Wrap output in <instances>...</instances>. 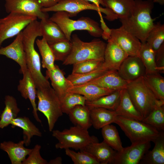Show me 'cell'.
<instances>
[{
	"label": "cell",
	"mask_w": 164,
	"mask_h": 164,
	"mask_svg": "<svg viewBox=\"0 0 164 164\" xmlns=\"http://www.w3.org/2000/svg\"><path fill=\"white\" fill-rule=\"evenodd\" d=\"M164 43V25L159 22L155 24L149 32L146 43L156 51Z\"/></svg>",
	"instance_id": "39"
},
{
	"label": "cell",
	"mask_w": 164,
	"mask_h": 164,
	"mask_svg": "<svg viewBox=\"0 0 164 164\" xmlns=\"http://www.w3.org/2000/svg\"><path fill=\"white\" fill-rule=\"evenodd\" d=\"M12 128L19 127L23 130V140L26 146H29L33 136L41 137L42 133L38 128L26 116L17 117L11 122Z\"/></svg>",
	"instance_id": "26"
},
{
	"label": "cell",
	"mask_w": 164,
	"mask_h": 164,
	"mask_svg": "<svg viewBox=\"0 0 164 164\" xmlns=\"http://www.w3.org/2000/svg\"><path fill=\"white\" fill-rule=\"evenodd\" d=\"M104 6L111 10L119 19L129 16L135 5V0H102Z\"/></svg>",
	"instance_id": "28"
},
{
	"label": "cell",
	"mask_w": 164,
	"mask_h": 164,
	"mask_svg": "<svg viewBox=\"0 0 164 164\" xmlns=\"http://www.w3.org/2000/svg\"></svg>",
	"instance_id": "50"
},
{
	"label": "cell",
	"mask_w": 164,
	"mask_h": 164,
	"mask_svg": "<svg viewBox=\"0 0 164 164\" xmlns=\"http://www.w3.org/2000/svg\"><path fill=\"white\" fill-rule=\"evenodd\" d=\"M91 154L100 164H114L117 151L104 142L91 143L83 150Z\"/></svg>",
	"instance_id": "19"
},
{
	"label": "cell",
	"mask_w": 164,
	"mask_h": 164,
	"mask_svg": "<svg viewBox=\"0 0 164 164\" xmlns=\"http://www.w3.org/2000/svg\"><path fill=\"white\" fill-rule=\"evenodd\" d=\"M155 145L151 151H148L140 162L141 164H164V132L160 131L154 142Z\"/></svg>",
	"instance_id": "24"
},
{
	"label": "cell",
	"mask_w": 164,
	"mask_h": 164,
	"mask_svg": "<svg viewBox=\"0 0 164 164\" xmlns=\"http://www.w3.org/2000/svg\"><path fill=\"white\" fill-rule=\"evenodd\" d=\"M22 74L23 77L19 80L17 87L18 90L23 98L29 100L32 107L34 117L37 122L41 123L42 121L38 114L36 102L37 89L35 83L28 70Z\"/></svg>",
	"instance_id": "17"
},
{
	"label": "cell",
	"mask_w": 164,
	"mask_h": 164,
	"mask_svg": "<svg viewBox=\"0 0 164 164\" xmlns=\"http://www.w3.org/2000/svg\"><path fill=\"white\" fill-rule=\"evenodd\" d=\"M114 123L120 127L132 143L144 141L154 142L160 134V132L142 121L118 116Z\"/></svg>",
	"instance_id": "7"
},
{
	"label": "cell",
	"mask_w": 164,
	"mask_h": 164,
	"mask_svg": "<svg viewBox=\"0 0 164 164\" xmlns=\"http://www.w3.org/2000/svg\"><path fill=\"white\" fill-rule=\"evenodd\" d=\"M39 22L42 36L48 43L66 39L59 26L49 18L41 20Z\"/></svg>",
	"instance_id": "27"
},
{
	"label": "cell",
	"mask_w": 164,
	"mask_h": 164,
	"mask_svg": "<svg viewBox=\"0 0 164 164\" xmlns=\"http://www.w3.org/2000/svg\"><path fill=\"white\" fill-rule=\"evenodd\" d=\"M88 1H90L94 4L98 6H100L101 5L104 6L102 0H87Z\"/></svg>",
	"instance_id": "48"
},
{
	"label": "cell",
	"mask_w": 164,
	"mask_h": 164,
	"mask_svg": "<svg viewBox=\"0 0 164 164\" xmlns=\"http://www.w3.org/2000/svg\"><path fill=\"white\" fill-rule=\"evenodd\" d=\"M65 152L74 164H100L91 154L84 150L77 152L70 149H65Z\"/></svg>",
	"instance_id": "41"
},
{
	"label": "cell",
	"mask_w": 164,
	"mask_h": 164,
	"mask_svg": "<svg viewBox=\"0 0 164 164\" xmlns=\"http://www.w3.org/2000/svg\"><path fill=\"white\" fill-rule=\"evenodd\" d=\"M46 77L47 79H50L53 88L60 102L73 85L65 77L64 72L56 64H55L53 69L46 70Z\"/></svg>",
	"instance_id": "18"
},
{
	"label": "cell",
	"mask_w": 164,
	"mask_h": 164,
	"mask_svg": "<svg viewBox=\"0 0 164 164\" xmlns=\"http://www.w3.org/2000/svg\"><path fill=\"white\" fill-rule=\"evenodd\" d=\"M52 131L53 136L58 141L55 145L57 149L71 148L82 150L89 144L99 142L96 137L90 135L87 129L78 125L71 126L62 131L56 130Z\"/></svg>",
	"instance_id": "6"
},
{
	"label": "cell",
	"mask_w": 164,
	"mask_h": 164,
	"mask_svg": "<svg viewBox=\"0 0 164 164\" xmlns=\"http://www.w3.org/2000/svg\"><path fill=\"white\" fill-rule=\"evenodd\" d=\"M67 12H56L49 18L60 27L66 38L71 40L72 32L75 30H86L91 36L96 37L102 36L103 30L98 23L87 17H82L77 20L71 19Z\"/></svg>",
	"instance_id": "4"
},
{
	"label": "cell",
	"mask_w": 164,
	"mask_h": 164,
	"mask_svg": "<svg viewBox=\"0 0 164 164\" xmlns=\"http://www.w3.org/2000/svg\"><path fill=\"white\" fill-rule=\"evenodd\" d=\"M90 109L92 126L97 129L114 122L117 116L114 111L101 108H94Z\"/></svg>",
	"instance_id": "25"
},
{
	"label": "cell",
	"mask_w": 164,
	"mask_h": 164,
	"mask_svg": "<svg viewBox=\"0 0 164 164\" xmlns=\"http://www.w3.org/2000/svg\"><path fill=\"white\" fill-rule=\"evenodd\" d=\"M37 19L35 16L16 13H9L0 19V48L5 40L16 36Z\"/></svg>",
	"instance_id": "10"
},
{
	"label": "cell",
	"mask_w": 164,
	"mask_h": 164,
	"mask_svg": "<svg viewBox=\"0 0 164 164\" xmlns=\"http://www.w3.org/2000/svg\"><path fill=\"white\" fill-rule=\"evenodd\" d=\"M104 61L88 60L80 62L73 65L72 73L81 74L89 72L98 68Z\"/></svg>",
	"instance_id": "42"
},
{
	"label": "cell",
	"mask_w": 164,
	"mask_h": 164,
	"mask_svg": "<svg viewBox=\"0 0 164 164\" xmlns=\"http://www.w3.org/2000/svg\"><path fill=\"white\" fill-rule=\"evenodd\" d=\"M68 115L70 120L74 125L87 130L92 126L90 109L86 105L75 106Z\"/></svg>",
	"instance_id": "29"
},
{
	"label": "cell",
	"mask_w": 164,
	"mask_h": 164,
	"mask_svg": "<svg viewBox=\"0 0 164 164\" xmlns=\"http://www.w3.org/2000/svg\"><path fill=\"white\" fill-rule=\"evenodd\" d=\"M6 12L34 16L40 20L49 18L47 12L42 11L38 0H4Z\"/></svg>",
	"instance_id": "11"
},
{
	"label": "cell",
	"mask_w": 164,
	"mask_h": 164,
	"mask_svg": "<svg viewBox=\"0 0 164 164\" xmlns=\"http://www.w3.org/2000/svg\"><path fill=\"white\" fill-rule=\"evenodd\" d=\"M36 95L37 110L46 117L49 130L52 132L56 123L63 114L60 100L50 86L37 89Z\"/></svg>",
	"instance_id": "8"
},
{
	"label": "cell",
	"mask_w": 164,
	"mask_h": 164,
	"mask_svg": "<svg viewBox=\"0 0 164 164\" xmlns=\"http://www.w3.org/2000/svg\"><path fill=\"white\" fill-rule=\"evenodd\" d=\"M102 64L98 68L91 72L81 74L72 73L67 78L73 86L85 84L101 76L108 71L104 69Z\"/></svg>",
	"instance_id": "37"
},
{
	"label": "cell",
	"mask_w": 164,
	"mask_h": 164,
	"mask_svg": "<svg viewBox=\"0 0 164 164\" xmlns=\"http://www.w3.org/2000/svg\"><path fill=\"white\" fill-rule=\"evenodd\" d=\"M62 159L60 157H58L54 159L51 160L48 164H61L62 163Z\"/></svg>",
	"instance_id": "47"
},
{
	"label": "cell",
	"mask_w": 164,
	"mask_h": 164,
	"mask_svg": "<svg viewBox=\"0 0 164 164\" xmlns=\"http://www.w3.org/2000/svg\"><path fill=\"white\" fill-rule=\"evenodd\" d=\"M22 34L27 66L36 89L50 86L48 79L42 73L40 56L34 47L36 38L42 36L39 22L36 19L32 22L22 31Z\"/></svg>",
	"instance_id": "2"
},
{
	"label": "cell",
	"mask_w": 164,
	"mask_h": 164,
	"mask_svg": "<svg viewBox=\"0 0 164 164\" xmlns=\"http://www.w3.org/2000/svg\"><path fill=\"white\" fill-rule=\"evenodd\" d=\"M36 43L42 57V67L50 70L55 67V61L53 52L47 41L43 38L37 39Z\"/></svg>",
	"instance_id": "35"
},
{
	"label": "cell",
	"mask_w": 164,
	"mask_h": 164,
	"mask_svg": "<svg viewBox=\"0 0 164 164\" xmlns=\"http://www.w3.org/2000/svg\"><path fill=\"white\" fill-rule=\"evenodd\" d=\"M155 51L146 43H142L138 57L143 64L145 70V74L159 73L155 61Z\"/></svg>",
	"instance_id": "33"
},
{
	"label": "cell",
	"mask_w": 164,
	"mask_h": 164,
	"mask_svg": "<svg viewBox=\"0 0 164 164\" xmlns=\"http://www.w3.org/2000/svg\"><path fill=\"white\" fill-rule=\"evenodd\" d=\"M86 101L83 96L75 93L69 92L60 101L63 113L68 114L70 111L77 105H85Z\"/></svg>",
	"instance_id": "40"
},
{
	"label": "cell",
	"mask_w": 164,
	"mask_h": 164,
	"mask_svg": "<svg viewBox=\"0 0 164 164\" xmlns=\"http://www.w3.org/2000/svg\"><path fill=\"white\" fill-rule=\"evenodd\" d=\"M70 41L72 45L71 51L63 64L73 65L88 60L104 61L106 44L103 41L95 39L90 42H84L75 34L71 36Z\"/></svg>",
	"instance_id": "3"
},
{
	"label": "cell",
	"mask_w": 164,
	"mask_h": 164,
	"mask_svg": "<svg viewBox=\"0 0 164 164\" xmlns=\"http://www.w3.org/2000/svg\"><path fill=\"white\" fill-rule=\"evenodd\" d=\"M121 90H116L92 101H86L85 105L89 109L101 108L114 111L119 103Z\"/></svg>",
	"instance_id": "31"
},
{
	"label": "cell",
	"mask_w": 164,
	"mask_h": 164,
	"mask_svg": "<svg viewBox=\"0 0 164 164\" xmlns=\"http://www.w3.org/2000/svg\"><path fill=\"white\" fill-rule=\"evenodd\" d=\"M104 140L113 149L118 152L123 149L122 144L116 127L112 125H107L101 128Z\"/></svg>",
	"instance_id": "34"
},
{
	"label": "cell",
	"mask_w": 164,
	"mask_h": 164,
	"mask_svg": "<svg viewBox=\"0 0 164 164\" xmlns=\"http://www.w3.org/2000/svg\"><path fill=\"white\" fill-rule=\"evenodd\" d=\"M153 1L154 3H157L161 5H163L164 4V0H153Z\"/></svg>",
	"instance_id": "49"
},
{
	"label": "cell",
	"mask_w": 164,
	"mask_h": 164,
	"mask_svg": "<svg viewBox=\"0 0 164 164\" xmlns=\"http://www.w3.org/2000/svg\"><path fill=\"white\" fill-rule=\"evenodd\" d=\"M153 0H135L134 6L127 17L120 19L121 26L138 38L146 43L148 35L154 26L156 18L151 15L154 7Z\"/></svg>",
	"instance_id": "1"
},
{
	"label": "cell",
	"mask_w": 164,
	"mask_h": 164,
	"mask_svg": "<svg viewBox=\"0 0 164 164\" xmlns=\"http://www.w3.org/2000/svg\"><path fill=\"white\" fill-rule=\"evenodd\" d=\"M115 91L92 84L85 83L73 86L69 89V92L82 95L86 98V101H91L110 94Z\"/></svg>",
	"instance_id": "23"
},
{
	"label": "cell",
	"mask_w": 164,
	"mask_h": 164,
	"mask_svg": "<svg viewBox=\"0 0 164 164\" xmlns=\"http://www.w3.org/2000/svg\"><path fill=\"white\" fill-rule=\"evenodd\" d=\"M54 56L55 60L63 62L70 54L72 45L67 39L48 43Z\"/></svg>",
	"instance_id": "36"
},
{
	"label": "cell",
	"mask_w": 164,
	"mask_h": 164,
	"mask_svg": "<svg viewBox=\"0 0 164 164\" xmlns=\"http://www.w3.org/2000/svg\"><path fill=\"white\" fill-rule=\"evenodd\" d=\"M143 78L145 84L156 97L164 102V78L160 73L145 74Z\"/></svg>",
	"instance_id": "32"
},
{
	"label": "cell",
	"mask_w": 164,
	"mask_h": 164,
	"mask_svg": "<svg viewBox=\"0 0 164 164\" xmlns=\"http://www.w3.org/2000/svg\"><path fill=\"white\" fill-rule=\"evenodd\" d=\"M109 39L117 44L128 56L138 57L142 43L135 36L122 26L111 29Z\"/></svg>",
	"instance_id": "13"
},
{
	"label": "cell",
	"mask_w": 164,
	"mask_h": 164,
	"mask_svg": "<svg viewBox=\"0 0 164 164\" xmlns=\"http://www.w3.org/2000/svg\"><path fill=\"white\" fill-rule=\"evenodd\" d=\"M24 144V140L17 143L4 141L0 143V148L7 153L12 164H22L32 150L25 147Z\"/></svg>",
	"instance_id": "22"
},
{
	"label": "cell",
	"mask_w": 164,
	"mask_h": 164,
	"mask_svg": "<svg viewBox=\"0 0 164 164\" xmlns=\"http://www.w3.org/2000/svg\"><path fill=\"white\" fill-rule=\"evenodd\" d=\"M142 121L159 131H164V104L156 106Z\"/></svg>",
	"instance_id": "38"
},
{
	"label": "cell",
	"mask_w": 164,
	"mask_h": 164,
	"mask_svg": "<svg viewBox=\"0 0 164 164\" xmlns=\"http://www.w3.org/2000/svg\"><path fill=\"white\" fill-rule=\"evenodd\" d=\"M63 0H38L43 8H47L56 5Z\"/></svg>",
	"instance_id": "46"
},
{
	"label": "cell",
	"mask_w": 164,
	"mask_h": 164,
	"mask_svg": "<svg viewBox=\"0 0 164 164\" xmlns=\"http://www.w3.org/2000/svg\"><path fill=\"white\" fill-rule=\"evenodd\" d=\"M5 107L0 117V128L1 129L11 124L20 111L14 97L7 95L5 96Z\"/></svg>",
	"instance_id": "30"
},
{
	"label": "cell",
	"mask_w": 164,
	"mask_h": 164,
	"mask_svg": "<svg viewBox=\"0 0 164 164\" xmlns=\"http://www.w3.org/2000/svg\"><path fill=\"white\" fill-rule=\"evenodd\" d=\"M86 10H91L105 14L104 17L109 21L117 19L115 14L110 9L91 4L87 0H63L51 7L42 8L45 12H50L65 11L70 17L76 16L80 12Z\"/></svg>",
	"instance_id": "9"
},
{
	"label": "cell",
	"mask_w": 164,
	"mask_h": 164,
	"mask_svg": "<svg viewBox=\"0 0 164 164\" xmlns=\"http://www.w3.org/2000/svg\"><path fill=\"white\" fill-rule=\"evenodd\" d=\"M126 89L134 105L143 119L146 117L156 106L164 104V102L158 100L148 87L143 77L128 82Z\"/></svg>",
	"instance_id": "5"
},
{
	"label": "cell",
	"mask_w": 164,
	"mask_h": 164,
	"mask_svg": "<svg viewBox=\"0 0 164 164\" xmlns=\"http://www.w3.org/2000/svg\"><path fill=\"white\" fill-rule=\"evenodd\" d=\"M149 141H141L132 143L129 146L124 148L117 152L114 164H138L151 146Z\"/></svg>",
	"instance_id": "12"
},
{
	"label": "cell",
	"mask_w": 164,
	"mask_h": 164,
	"mask_svg": "<svg viewBox=\"0 0 164 164\" xmlns=\"http://www.w3.org/2000/svg\"><path fill=\"white\" fill-rule=\"evenodd\" d=\"M114 111L117 116L140 121L143 119L134 105L126 88L121 90L119 103Z\"/></svg>",
	"instance_id": "21"
},
{
	"label": "cell",
	"mask_w": 164,
	"mask_h": 164,
	"mask_svg": "<svg viewBox=\"0 0 164 164\" xmlns=\"http://www.w3.org/2000/svg\"><path fill=\"white\" fill-rule=\"evenodd\" d=\"M155 61L159 73L164 72V43L155 51Z\"/></svg>",
	"instance_id": "44"
},
{
	"label": "cell",
	"mask_w": 164,
	"mask_h": 164,
	"mask_svg": "<svg viewBox=\"0 0 164 164\" xmlns=\"http://www.w3.org/2000/svg\"><path fill=\"white\" fill-rule=\"evenodd\" d=\"M117 72L123 79L128 82L134 80L145 74V67L138 56L127 57L120 66Z\"/></svg>",
	"instance_id": "16"
},
{
	"label": "cell",
	"mask_w": 164,
	"mask_h": 164,
	"mask_svg": "<svg viewBox=\"0 0 164 164\" xmlns=\"http://www.w3.org/2000/svg\"><path fill=\"white\" fill-rule=\"evenodd\" d=\"M0 55L12 60L20 67V72L23 74L28 70L23 43L22 31L16 36L11 44L0 48Z\"/></svg>",
	"instance_id": "14"
},
{
	"label": "cell",
	"mask_w": 164,
	"mask_h": 164,
	"mask_svg": "<svg viewBox=\"0 0 164 164\" xmlns=\"http://www.w3.org/2000/svg\"><path fill=\"white\" fill-rule=\"evenodd\" d=\"M98 13L100 17L101 24V28L103 32L101 36L104 39L108 40L110 36L111 29H109L105 24L103 19L101 12H98Z\"/></svg>",
	"instance_id": "45"
},
{
	"label": "cell",
	"mask_w": 164,
	"mask_h": 164,
	"mask_svg": "<svg viewBox=\"0 0 164 164\" xmlns=\"http://www.w3.org/2000/svg\"><path fill=\"white\" fill-rule=\"evenodd\" d=\"M107 41L102 65L107 70L117 71L122 62L128 56L114 42L110 39Z\"/></svg>",
	"instance_id": "15"
},
{
	"label": "cell",
	"mask_w": 164,
	"mask_h": 164,
	"mask_svg": "<svg viewBox=\"0 0 164 164\" xmlns=\"http://www.w3.org/2000/svg\"><path fill=\"white\" fill-rule=\"evenodd\" d=\"M128 82L123 79L117 71L108 70L104 74L86 83L114 90L126 88Z\"/></svg>",
	"instance_id": "20"
},
{
	"label": "cell",
	"mask_w": 164,
	"mask_h": 164,
	"mask_svg": "<svg viewBox=\"0 0 164 164\" xmlns=\"http://www.w3.org/2000/svg\"><path fill=\"white\" fill-rule=\"evenodd\" d=\"M41 146L36 145L29 154V156L22 162V164H47V161L41 156L40 150Z\"/></svg>",
	"instance_id": "43"
}]
</instances>
